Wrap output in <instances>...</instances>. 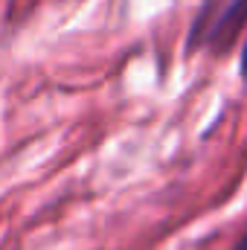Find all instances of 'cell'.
<instances>
[{
  "label": "cell",
  "mask_w": 247,
  "mask_h": 250,
  "mask_svg": "<svg viewBox=\"0 0 247 250\" xmlns=\"http://www.w3.org/2000/svg\"><path fill=\"white\" fill-rule=\"evenodd\" d=\"M247 26V0H204L189 35L186 50H209V53H227L233 41L245 32Z\"/></svg>",
  "instance_id": "1"
},
{
  "label": "cell",
  "mask_w": 247,
  "mask_h": 250,
  "mask_svg": "<svg viewBox=\"0 0 247 250\" xmlns=\"http://www.w3.org/2000/svg\"><path fill=\"white\" fill-rule=\"evenodd\" d=\"M233 250H247V233L242 236V239H239V245H236Z\"/></svg>",
  "instance_id": "2"
},
{
  "label": "cell",
  "mask_w": 247,
  "mask_h": 250,
  "mask_svg": "<svg viewBox=\"0 0 247 250\" xmlns=\"http://www.w3.org/2000/svg\"><path fill=\"white\" fill-rule=\"evenodd\" d=\"M242 76L247 79V47H245V56H242Z\"/></svg>",
  "instance_id": "3"
}]
</instances>
